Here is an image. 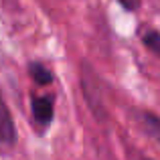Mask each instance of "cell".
Returning <instances> with one entry per match:
<instances>
[{"label":"cell","instance_id":"5b68a950","mask_svg":"<svg viewBox=\"0 0 160 160\" xmlns=\"http://www.w3.org/2000/svg\"><path fill=\"white\" fill-rule=\"evenodd\" d=\"M142 43L150 53H154L160 59V31H146L142 32Z\"/></svg>","mask_w":160,"mask_h":160},{"label":"cell","instance_id":"277c9868","mask_svg":"<svg viewBox=\"0 0 160 160\" xmlns=\"http://www.w3.org/2000/svg\"><path fill=\"white\" fill-rule=\"evenodd\" d=\"M138 122H140L142 130H144L152 140H156L158 144H160V118L156 116V113L142 112L140 116H138Z\"/></svg>","mask_w":160,"mask_h":160},{"label":"cell","instance_id":"3957f363","mask_svg":"<svg viewBox=\"0 0 160 160\" xmlns=\"http://www.w3.org/2000/svg\"><path fill=\"white\" fill-rule=\"evenodd\" d=\"M27 71H28V77H31L32 83H37V85H41V87L53 85L55 73H53L51 67H47L45 63H41V61H31V63H28V67H27Z\"/></svg>","mask_w":160,"mask_h":160},{"label":"cell","instance_id":"6da1fadb","mask_svg":"<svg viewBox=\"0 0 160 160\" xmlns=\"http://www.w3.org/2000/svg\"><path fill=\"white\" fill-rule=\"evenodd\" d=\"M55 99L53 93H32L31 95V122L37 134L43 136L55 120Z\"/></svg>","mask_w":160,"mask_h":160},{"label":"cell","instance_id":"52a82bcc","mask_svg":"<svg viewBox=\"0 0 160 160\" xmlns=\"http://www.w3.org/2000/svg\"><path fill=\"white\" fill-rule=\"evenodd\" d=\"M138 160H150V158H146V156H140V158H138Z\"/></svg>","mask_w":160,"mask_h":160},{"label":"cell","instance_id":"8992f818","mask_svg":"<svg viewBox=\"0 0 160 160\" xmlns=\"http://www.w3.org/2000/svg\"><path fill=\"white\" fill-rule=\"evenodd\" d=\"M118 2H120V6L124 8V10L134 12V10H138V8H140L142 0H118Z\"/></svg>","mask_w":160,"mask_h":160},{"label":"cell","instance_id":"7a4b0ae2","mask_svg":"<svg viewBox=\"0 0 160 160\" xmlns=\"http://www.w3.org/2000/svg\"><path fill=\"white\" fill-rule=\"evenodd\" d=\"M16 144V128L12 120V112L4 99L2 87H0V148L10 150Z\"/></svg>","mask_w":160,"mask_h":160}]
</instances>
